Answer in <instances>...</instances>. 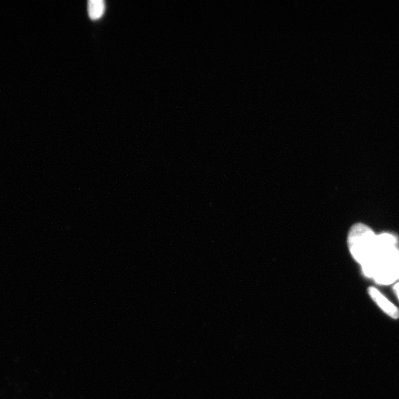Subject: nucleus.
<instances>
[{"instance_id":"nucleus-3","label":"nucleus","mask_w":399,"mask_h":399,"mask_svg":"<svg viewBox=\"0 0 399 399\" xmlns=\"http://www.w3.org/2000/svg\"><path fill=\"white\" fill-rule=\"evenodd\" d=\"M369 294L374 300L375 303L385 312L391 318H399V310L393 304L391 303L383 295L374 287L369 288Z\"/></svg>"},{"instance_id":"nucleus-4","label":"nucleus","mask_w":399,"mask_h":399,"mask_svg":"<svg viewBox=\"0 0 399 399\" xmlns=\"http://www.w3.org/2000/svg\"><path fill=\"white\" fill-rule=\"evenodd\" d=\"M105 3L103 0H90L89 2V14L92 19H98L104 13Z\"/></svg>"},{"instance_id":"nucleus-1","label":"nucleus","mask_w":399,"mask_h":399,"mask_svg":"<svg viewBox=\"0 0 399 399\" xmlns=\"http://www.w3.org/2000/svg\"><path fill=\"white\" fill-rule=\"evenodd\" d=\"M347 242L350 253L362 267L372 262L377 255V236L361 223L350 229Z\"/></svg>"},{"instance_id":"nucleus-2","label":"nucleus","mask_w":399,"mask_h":399,"mask_svg":"<svg viewBox=\"0 0 399 399\" xmlns=\"http://www.w3.org/2000/svg\"><path fill=\"white\" fill-rule=\"evenodd\" d=\"M365 276L373 278L377 284H392L399 279V250L377 253L376 258L363 266Z\"/></svg>"},{"instance_id":"nucleus-5","label":"nucleus","mask_w":399,"mask_h":399,"mask_svg":"<svg viewBox=\"0 0 399 399\" xmlns=\"http://www.w3.org/2000/svg\"><path fill=\"white\" fill-rule=\"evenodd\" d=\"M394 290H395L396 295L399 299V283H398L397 284L395 285Z\"/></svg>"}]
</instances>
